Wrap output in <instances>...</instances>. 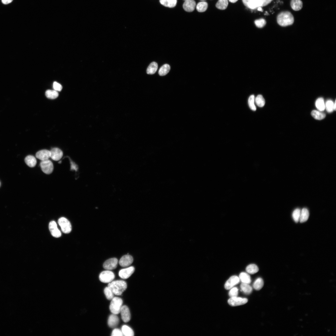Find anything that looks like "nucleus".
Returning a JSON list of instances; mask_svg holds the SVG:
<instances>
[{
	"label": "nucleus",
	"mask_w": 336,
	"mask_h": 336,
	"mask_svg": "<svg viewBox=\"0 0 336 336\" xmlns=\"http://www.w3.org/2000/svg\"><path fill=\"white\" fill-rule=\"evenodd\" d=\"M123 301L120 298L114 297L111 300L110 305V310L113 314L117 315L120 313L122 306Z\"/></svg>",
	"instance_id": "nucleus-4"
},
{
	"label": "nucleus",
	"mask_w": 336,
	"mask_h": 336,
	"mask_svg": "<svg viewBox=\"0 0 336 336\" xmlns=\"http://www.w3.org/2000/svg\"><path fill=\"white\" fill-rule=\"evenodd\" d=\"M309 213L308 209L305 208H303L301 211L299 221L301 223L305 222L308 219Z\"/></svg>",
	"instance_id": "nucleus-21"
},
{
	"label": "nucleus",
	"mask_w": 336,
	"mask_h": 336,
	"mask_svg": "<svg viewBox=\"0 0 336 336\" xmlns=\"http://www.w3.org/2000/svg\"><path fill=\"white\" fill-rule=\"evenodd\" d=\"M26 164L29 167H33L35 166L37 163L35 158L32 155H28L25 159Z\"/></svg>",
	"instance_id": "nucleus-20"
},
{
	"label": "nucleus",
	"mask_w": 336,
	"mask_h": 336,
	"mask_svg": "<svg viewBox=\"0 0 336 336\" xmlns=\"http://www.w3.org/2000/svg\"><path fill=\"white\" fill-rule=\"evenodd\" d=\"M278 24L282 26H286L292 25L294 22L292 14L289 11H283L280 13L277 16Z\"/></svg>",
	"instance_id": "nucleus-1"
},
{
	"label": "nucleus",
	"mask_w": 336,
	"mask_h": 336,
	"mask_svg": "<svg viewBox=\"0 0 336 336\" xmlns=\"http://www.w3.org/2000/svg\"><path fill=\"white\" fill-rule=\"evenodd\" d=\"M238 294V289L236 287L232 288L229 292V295L231 297L237 296Z\"/></svg>",
	"instance_id": "nucleus-41"
},
{
	"label": "nucleus",
	"mask_w": 336,
	"mask_h": 336,
	"mask_svg": "<svg viewBox=\"0 0 336 336\" xmlns=\"http://www.w3.org/2000/svg\"><path fill=\"white\" fill-rule=\"evenodd\" d=\"M118 263V260L117 258H111L105 262L103 264V267L107 270L114 269L116 268Z\"/></svg>",
	"instance_id": "nucleus-9"
},
{
	"label": "nucleus",
	"mask_w": 336,
	"mask_h": 336,
	"mask_svg": "<svg viewBox=\"0 0 336 336\" xmlns=\"http://www.w3.org/2000/svg\"><path fill=\"white\" fill-rule=\"evenodd\" d=\"M246 298L233 297H231L228 300V303L231 306H234L244 305L248 302Z\"/></svg>",
	"instance_id": "nucleus-8"
},
{
	"label": "nucleus",
	"mask_w": 336,
	"mask_h": 336,
	"mask_svg": "<svg viewBox=\"0 0 336 336\" xmlns=\"http://www.w3.org/2000/svg\"><path fill=\"white\" fill-rule=\"evenodd\" d=\"M264 284V282L263 279L260 278H259L254 281L253 286L255 290L258 291L263 287Z\"/></svg>",
	"instance_id": "nucleus-31"
},
{
	"label": "nucleus",
	"mask_w": 336,
	"mask_h": 336,
	"mask_svg": "<svg viewBox=\"0 0 336 336\" xmlns=\"http://www.w3.org/2000/svg\"><path fill=\"white\" fill-rule=\"evenodd\" d=\"M239 278L242 283L247 284L250 283L251 282L250 275L245 272L241 273L239 276Z\"/></svg>",
	"instance_id": "nucleus-22"
},
{
	"label": "nucleus",
	"mask_w": 336,
	"mask_h": 336,
	"mask_svg": "<svg viewBox=\"0 0 336 336\" xmlns=\"http://www.w3.org/2000/svg\"><path fill=\"white\" fill-rule=\"evenodd\" d=\"M120 313L121 319L124 322L126 323L130 321L131 319V314L129 308L127 306H122Z\"/></svg>",
	"instance_id": "nucleus-11"
},
{
	"label": "nucleus",
	"mask_w": 336,
	"mask_h": 336,
	"mask_svg": "<svg viewBox=\"0 0 336 336\" xmlns=\"http://www.w3.org/2000/svg\"><path fill=\"white\" fill-rule=\"evenodd\" d=\"M336 109V100H335L334 103V110H335Z\"/></svg>",
	"instance_id": "nucleus-46"
},
{
	"label": "nucleus",
	"mask_w": 336,
	"mask_h": 336,
	"mask_svg": "<svg viewBox=\"0 0 336 336\" xmlns=\"http://www.w3.org/2000/svg\"><path fill=\"white\" fill-rule=\"evenodd\" d=\"M49 229L52 236L55 237H60L61 234L58 229L56 222L54 221H51L49 224Z\"/></svg>",
	"instance_id": "nucleus-13"
},
{
	"label": "nucleus",
	"mask_w": 336,
	"mask_h": 336,
	"mask_svg": "<svg viewBox=\"0 0 336 336\" xmlns=\"http://www.w3.org/2000/svg\"><path fill=\"white\" fill-rule=\"evenodd\" d=\"M40 166L42 170L46 174H49L51 173L53 170V164L52 161L49 159L41 161L40 163Z\"/></svg>",
	"instance_id": "nucleus-7"
},
{
	"label": "nucleus",
	"mask_w": 336,
	"mask_h": 336,
	"mask_svg": "<svg viewBox=\"0 0 336 336\" xmlns=\"http://www.w3.org/2000/svg\"><path fill=\"white\" fill-rule=\"evenodd\" d=\"M259 269L258 266L255 264H251L249 265L246 268V272L249 273L254 274L257 273Z\"/></svg>",
	"instance_id": "nucleus-28"
},
{
	"label": "nucleus",
	"mask_w": 336,
	"mask_h": 336,
	"mask_svg": "<svg viewBox=\"0 0 336 336\" xmlns=\"http://www.w3.org/2000/svg\"><path fill=\"white\" fill-rule=\"evenodd\" d=\"M266 21L264 19L261 18L256 20L254 23L256 26L258 28H262L266 25Z\"/></svg>",
	"instance_id": "nucleus-40"
},
{
	"label": "nucleus",
	"mask_w": 336,
	"mask_h": 336,
	"mask_svg": "<svg viewBox=\"0 0 336 336\" xmlns=\"http://www.w3.org/2000/svg\"><path fill=\"white\" fill-rule=\"evenodd\" d=\"M50 151L46 150L43 149L40 150L36 154V157L39 159L41 161H44L48 160L50 157Z\"/></svg>",
	"instance_id": "nucleus-16"
},
{
	"label": "nucleus",
	"mask_w": 336,
	"mask_h": 336,
	"mask_svg": "<svg viewBox=\"0 0 336 336\" xmlns=\"http://www.w3.org/2000/svg\"><path fill=\"white\" fill-rule=\"evenodd\" d=\"M177 0H160L161 4L164 6L168 7H173L177 3Z\"/></svg>",
	"instance_id": "nucleus-25"
},
{
	"label": "nucleus",
	"mask_w": 336,
	"mask_h": 336,
	"mask_svg": "<svg viewBox=\"0 0 336 336\" xmlns=\"http://www.w3.org/2000/svg\"><path fill=\"white\" fill-rule=\"evenodd\" d=\"M239 278L236 276H233L231 277L226 282L224 285V287L226 290H229L240 282Z\"/></svg>",
	"instance_id": "nucleus-12"
},
{
	"label": "nucleus",
	"mask_w": 336,
	"mask_h": 336,
	"mask_svg": "<svg viewBox=\"0 0 336 336\" xmlns=\"http://www.w3.org/2000/svg\"><path fill=\"white\" fill-rule=\"evenodd\" d=\"M229 1L231 2L235 3L238 1V0H229Z\"/></svg>",
	"instance_id": "nucleus-47"
},
{
	"label": "nucleus",
	"mask_w": 336,
	"mask_h": 336,
	"mask_svg": "<svg viewBox=\"0 0 336 336\" xmlns=\"http://www.w3.org/2000/svg\"><path fill=\"white\" fill-rule=\"evenodd\" d=\"M311 115L314 118L318 120L323 119L326 116L324 113L316 110H312L311 112Z\"/></svg>",
	"instance_id": "nucleus-33"
},
{
	"label": "nucleus",
	"mask_w": 336,
	"mask_h": 336,
	"mask_svg": "<svg viewBox=\"0 0 336 336\" xmlns=\"http://www.w3.org/2000/svg\"><path fill=\"white\" fill-rule=\"evenodd\" d=\"M257 10H258V11H262V8H261V7H258L257 8Z\"/></svg>",
	"instance_id": "nucleus-48"
},
{
	"label": "nucleus",
	"mask_w": 336,
	"mask_h": 336,
	"mask_svg": "<svg viewBox=\"0 0 336 336\" xmlns=\"http://www.w3.org/2000/svg\"><path fill=\"white\" fill-rule=\"evenodd\" d=\"M196 2L194 0H186L184 3L183 7L185 11L187 12H192L195 8Z\"/></svg>",
	"instance_id": "nucleus-17"
},
{
	"label": "nucleus",
	"mask_w": 336,
	"mask_h": 336,
	"mask_svg": "<svg viewBox=\"0 0 336 336\" xmlns=\"http://www.w3.org/2000/svg\"><path fill=\"white\" fill-rule=\"evenodd\" d=\"M50 152V158L53 160L58 161L63 156V152L60 149L55 147L52 148Z\"/></svg>",
	"instance_id": "nucleus-15"
},
{
	"label": "nucleus",
	"mask_w": 336,
	"mask_h": 336,
	"mask_svg": "<svg viewBox=\"0 0 336 336\" xmlns=\"http://www.w3.org/2000/svg\"><path fill=\"white\" fill-rule=\"evenodd\" d=\"M333 102L331 100H328L326 102L325 108L328 112H331L334 110Z\"/></svg>",
	"instance_id": "nucleus-39"
},
{
	"label": "nucleus",
	"mask_w": 336,
	"mask_h": 336,
	"mask_svg": "<svg viewBox=\"0 0 336 336\" xmlns=\"http://www.w3.org/2000/svg\"><path fill=\"white\" fill-rule=\"evenodd\" d=\"M58 223L61 227L62 231L64 233H68L71 231V224L67 218L64 217H61L58 219Z\"/></svg>",
	"instance_id": "nucleus-6"
},
{
	"label": "nucleus",
	"mask_w": 336,
	"mask_h": 336,
	"mask_svg": "<svg viewBox=\"0 0 336 336\" xmlns=\"http://www.w3.org/2000/svg\"><path fill=\"white\" fill-rule=\"evenodd\" d=\"M315 105L317 108L320 111H323L324 110L325 106L323 98H318L316 101Z\"/></svg>",
	"instance_id": "nucleus-30"
},
{
	"label": "nucleus",
	"mask_w": 336,
	"mask_h": 336,
	"mask_svg": "<svg viewBox=\"0 0 336 336\" xmlns=\"http://www.w3.org/2000/svg\"><path fill=\"white\" fill-rule=\"evenodd\" d=\"M45 94L47 98L51 99H56L58 96L57 91L54 90H48L46 91Z\"/></svg>",
	"instance_id": "nucleus-29"
},
{
	"label": "nucleus",
	"mask_w": 336,
	"mask_h": 336,
	"mask_svg": "<svg viewBox=\"0 0 336 336\" xmlns=\"http://www.w3.org/2000/svg\"><path fill=\"white\" fill-rule=\"evenodd\" d=\"M111 336H123L124 335L121 330L118 329H114L112 331Z\"/></svg>",
	"instance_id": "nucleus-42"
},
{
	"label": "nucleus",
	"mask_w": 336,
	"mask_h": 336,
	"mask_svg": "<svg viewBox=\"0 0 336 336\" xmlns=\"http://www.w3.org/2000/svg\"><path fill=\"white\" fill-rule=\"evenodd\" d=\"M135 268L131 266L120 270L119 273V276L122 278L126 279L129 278L134 273Z\"/></svg>",
	"instance_id": "nucleus-10"
},
{
	"label": "nucleus",
	"mask_w": 336,
	"mask_h": 336,
	"mask_svg": "<svg viewBox=\"0 0 336 336\" xmlns=\"http://www.w3.org/2000/svg\"><path fill=\"white\" fill-rule=\"evenodd\" d=\"M133 260L132 256L128 254L125 255L120 258L119 263L121 266L126 267L130 265L133 262Z\"/></svg>",
	"instance_id": "nucleus-14"
},
{
	"label": "nucleus",
	"mask_w": 336,
	"mask_h": 336,
	"mask_svg": "<svg viewBox=\"0 0 336 336\" xmlns=\"http://www.w3.org/2000/svg\"><path fill=\"white\" fill-rule=\"evenodd\" d=\"M273 0H242L244 5L251 9H255L259 7L265 6Z\"/></svg>",
	"instance_id": "nucleus-3"
},
{
	"label": "nucleus",
	"mask_w": 336,
	"mask_h": 336,
	"mask_svg": "<svg viewBox=\"0 0 336 336\" xmlns=\"http://www.w3.org/2000/svg\"><path fill=\"white\" fill-rule=\"evenodd\" d=\"M170 67L169 65L165 64L162 66L160 68L158 73L161 76H164L166 75L169 72Z\"/></svg>",
	"instance_id": "nucleus-27"
},
{
	"label": "nucleus",
	"mask_w": 336,
	"mask_h": 336,
	"mask_svg": "<svg viewBox=\"0 0 336 336\" xmlns=\"http://www.w3.org/2000/svg\"><path fill=\"white\" fill-rule=\"evenodd\" d=\"M121 331L124 336H133L134 335L133 330L130 327L126 325L122 326Z\"/></svg>",
	"instance_id": "nucleus-23"
},
{
	"label": "nucleus",
	"mask_w": 336,
	"mask_h": 336,
	"mask_svg": "<svg viewBox=\"0 0 336 336\" xmlns=\"http://www.w3.org/2000/svg\"><path fill=\"white\" fill-rule=\"evenodd\" d=\"M158 67L157 63L156 62H153L151 63L147 69V73L148 74H154L157 71Z\"/></svg>",
	"instance_id": "nucleus-24"
},
{
	"label": "nucleus",
	"mask_w": 336,
	"mask_h": 336,
	"mask_svg": "<svg viewBox=\"0 0 336 336\" xmlns=\"http://www.w3.org/2000/svg\"><path fill=\"white\" fill-rule=\"evenodd\" d=\"M104 293L106 298L108 300H111L114 297V293L108 287H105L104 289Z\"/></svg>",
	"instance_id": "nucleus-36"
},
{
	"label": "nucleus",
	"mask_w": 336,
	"mask_h": 336,
	"mask_svg": "<svg viewBox=\"0 0 336 336\" xmlns=\"http://www.w3.org/2000/svg\"><path fill=\"white\" fill-rule=\"evenodd\" d=\"M208 7V3L204 1L199 2L196 6V9L199 12H203L206 11Z\"/></svg>",
	"instance_id": "nucleus-32"
},
{
	"label": "nucleus",
	"mask_w": 336,
	"mask_h": 336,
	"mask_svg": "<svg viewBox=\"0 0 336 336\" xmlns=\"http://www.w3.org/2000/svg\"></svg>",
	"instance_id": "nucleus-52"
},
{
	"label": "nucleus",
	"mask_w": 336,
	"mask_h": 336,
	"mask_svg": "<svg viewBox=\"0 0 336 336\" xmlns=\"http://www.w3.org/2000/svg\"><path fill=\"white\" fill-rule=\"evenodd\" d=\"M255 101L257 105L259 107H263L265 104V100L261 95H259L257 96L255 99Z\"/></svg>",
	"instance_id": "nucleus-35"
},
{
	"label": "nucleus",
	"mask_w": 336,
	"mask_h": 336,
	"mask_svg": "<svg viewBox=\"0 0 336 336\" xmlns=\"http://www.w3.org/2000/svg\"><path fill=\"white\" fill-rule=\"evenodd\" d=\"M108 287L111 289L114 294L121 295L127 287L126 282L122 280H117L109 283Z\"/></svg>",
	"instance_id": "nucleus-2"
},
{
	"label": "nucleus",
	"mask_w": 336,
	"mask_h": 336,
	"mask_svg": "<svg viewBox=\"0 0 336 336\" xmlns=\"http://www.w3.org/2000/svg\"><path fill=\"white\" fill-rule=\"evenodd\" d=\"M71 170H75L76 171H77V165H75V164L74 163H73L72 162H71Z\"/></svg>",
	"instance_id": "nucleus-44"
},
{
	"label": "nucleus",
	"mask_w": 336,
	"mask_h": 336,
	"mask_svg": "<svg viewBox=\"0 0 336 336\" xmlns=\"http://www.w3.org/2000/svg\"><path fill=\"white\" fill-rule=\"evenodd\" d=\"M119 319L116 315L112 314L110 315L108 320V324L111 328L115 327L118 324Z\"/></svg>",
	"instance_id": "nucleus-18"
},
{
	"label": "nucleus",
	"mask_w": 336,
	"mask_h": 336,
	"mask_svg": "<svg viewBox=\"0 0 336 336\" xmlns=\"http://www.w3.org/2000/svg\"><path fill=\"white\" fill-rule=\"evenodd\" d=\"M53 87L54 90L56 91H61L62 89V85L56 82H54Z\"/></svg>",
	"instance_id": "nucleus-43"
},
{
	"label": "nucleus",
	"mask_w": 336,
	"mask_h": 336,
	"mask_svg": "<svg viewBox=\"0 0 336 336\" xmlns=\"http://www.w3.org/2000/svg\"><path fill=\"white\" fill-rule=\"evenodd\" d=\"M228 5V0H218L216 4V6L218 9L224 10L227 8Z\"/></svg>",
	"instance_id": "nucleus-34"
},
{
	"label": "nucleus",
	"mask_w": 336,
	"mask_h": 336,
	"mask_svg": "<svg viewBox=\"0 0 336 336\" xmlns=\"http://www.w3.org/2000/svg\"><path fill=\"white\" fill-rule=\"evenodd\" d=\"M184 0V1H185V0Z\"/></svg>",
	"instance_id": "nucleus-51"
},
{
	"label": "nucleus",
	"mask_w": 336,
	"mask_h": 336,
	"mask_svg": "<svg viewBox=\"0 0 336 336\" xmlns=\"http://www.w3.org/2000/svg\"><path fill=\"white\" fill-rule=\"evenodd\" d=\"M115 278L114 273L109 270L104 271L100 274L99 278L100 281L103 283H110L112 282Z\"/></svg>",
	"instance_id": "nucleus-5"
},
{
	"label": "nucleus",
	"mask_w": 336,
	"mask_h": 336,
	"mask_svg": "<svg viewBox=\"0 0 336 336\" xmlns=\"http://www.w3.org/2000/svg\"><path fill=\"white\" fill-rule=\"evenodd\" d=\"M13 0H2V3L4 4H8L12 2Z\"/></svg>",
	"instance_id": "nucleus-45"
},
{
	"label": "nucleus",
	"mask_w": 336,
	"mask_h": 336,
	"mask_svg": "<svg viewBox=\"0 0 336 336\" xmlns=\"http://www.w3.org/2000/svg\"><path fill=\"white\" fill-rule=\"evenodd\" d=\"M241 291L246 295L250 294L252 291V288L249 284L242 283L240 285Z\"/></svg>",
	"instance_id": "nucleus-26"
},
{
	"label": "nucleus",
	"mask_w": 336,
	"mask_h": 336,
	"mask_svg": "<svg viewBox=\"0 0 336 336\" xmlns=\"http://www.w3.org/2000/svg\"><path fill=\"white\" fill-rule=\"evenodd\" d=\"M255 98L254 95H251L249 97L248 103L250 109L253 111L256 110V107L254 105Z\"/></svg>",
	"instance_id": "nucleus-37"
},
{
	"label": "nucleus",
	"mask_w": 336,
	"mask_h": 336,
	"mask_svg": "<svg viewBox=\"0 0 336 336\" xmlns=\"http://www.w3.org/2000/svg\"><path fill=\"white\" fill-rule=\"evenodd\" d=\"M290 5L292 9L294 11L300 10L302 7L303 3L301 0H292Z\"/></svg>",
	"instance_id": "nucleus-19"
},
{
	"label": "nucleus",
	"mask_w": 336,
	"mask_h": 336,
	"mask_svg": "<svg viewBox=\"0 0 336 336\" xmlns=\"http://www.w3.org/2000/svg\"><path fill=\"white\" fill-rule=\"evenodd\" d=\"M61 161H59V162H58V163H61Z\"/></svg>",
	"instance_id": "nucleus-49"
},
{
	"label": "nucleus",
	"mask_w": 336,
	"mask_h": 336,
	"mask_svg": "<svg viewBox=\"0 0 336 336\" xmlns=\"http://www.w3.org/2000/svg\"><path fill=\"white\" fill-rule=\"evenodd\" d=\"M201 0V1H205L206 0Z\"/></svg>",
	"instance_id": "nucleus-50"
},
{
	"label": "nucleus",
	"mask_w": 336,
	"mask_h": 336,
	"mask_svg": "<svg viewBox=\"0 0 336 336\" xmlns=\"http://www.w3.org/2000/svg\"><path fill=\"white\" fill-rule=\"evenodd\" d=\"M301 211L300 209L296 208L292 212V217L296 222H297L299 221Z\"/></svg>",
	"instance_id": "nucleus-38"
}]
</instances>
